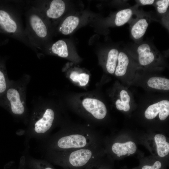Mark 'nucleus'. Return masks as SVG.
<instances>
[{
  "mask_svg": "<svg viewBox=\"0 0 169 169\" xmlns=\"http://www.w3.org/2000/svg\"><path fill=\"white\" fill-rule=\"evenodd\" d=\"M41 143L44 151L63 153L97 144V137L89 125L62 126Z\"/></svg>",
  "mask_w": 169,
  "mask_h": 169,
  "instance_id": "1",
  "label": "nucleus"
},
{
  "mask_svg": "<svg viewBox=\"0 0 169 169\" xmlns=\"http://www.w3.org/2000/svg\"><path fill=\"white\" fill-rule=\"evenodd\" d=\"M58 125V114L54 109L46 105L38 98L33 104L30 113L28 124L25 130L24 145L28 146L32 139L41 143L50 136L51 132Z\"/></svg>",
  "mask_w": 169,
  "mask_h": 169,
  "instance_id": "2",
  "label": "nucleus"
},
{
  "mask_svg": "<svg viewBox=\"0 0 169 169\" xmlns=\"http://www.w3.org/2000/svg\"><path fill=\"white\" fill-rule=\"evenodd\" d=\"M30 79V75L25 74L17 80H12L0 98V106L7 110L15 120L26 125L30 113L27 106L26 93Z\"/></svg>",
  "mask_w": 169,
  "mask_h": 169,
  "instance_id": "3",
  "label": "nucleus"
},
{
  "mask_svg": "<svg viewBox=\"0 0 169 169\" xmlns=\"http://www.w3.org/2000/svg\"><path fill=\"white\" fill-rule=\"evenodd\" d=\"M97 145L63 153L44 151V159L63 169H84L99 161Z\"/></svg>",
  "mask_w": 169,
  "mask_h": 169,
  "instance_id": "4",
  "label": "nucleus"
},
{
  "mask_svg": "<svg viewBox=\"0 0 169 169\" xmlns=\"http://www.w3.org/2000/svg\"><path fill=\"white\" fill-rule=\"evenodd\" d=\"M82 104L85 110L95 119H102L106 115L107 110L105 105L98 100L86 98L83 100Z\"/></svg>",
  "mask_w": 169,
  "mask_h": 169,
  "instance_id": "5",
  "label": "nucleus"
},
{
  "mask_svg": "<svg viewBox=\"0 0 169 169\" xmlns=\"http://www.w3.org/2000/svg\"><path fill=\"white\" fill-rule=\"evenodd\" d=\"M159 113L160 120H165L169 115V101L162 100L149 106L145 112V115L148 119L154 118Z\"/></svg>",
  "mask_w": 169,
  "mask_h": 169,
  "instance_id": "6",
  "label": "nucleus"
},
{
  "mask_svg": "<svg viewBox=\"0 0 169 169\" xmlns=\"http://www.w3.org/2000/svg\"><path fill=\"white\" fill-rule=\"evenodd\" d=\"M137 52L139 62L142 66L148 65L156 59L158 56L157 52L154 48L146 43H142L137 47Z\"/></svg>",
  "mask_w": 169,
  "mask_h": 169,
  "instance_id": "7",
  "label": "nucleus"
},
{
  "mask_svg": "<svg viewBox=\"0 0 169 169\" xmlns=\"http://www.w3.org/2000/svg\"><path fill=\"white\" fill-rule=\"evenodd\" d=\"M150 18L146 16L139 18L133 24L131 29V33L133 39H141L144 36L150 23Z\"/></svg>",
  "mask_w": 169,
  "mask_h": 169,
  "instance_id": "8",
  "label": "nucleus"
},
{
  "mask_svg": "<svg viewBox=\"0 0 169 169\" xmlns=\"http://www.w3.org/2000/svg\"><path fill=\"white\" fill-rule=\"evenodd\" d=\"M0 28L8 33H14L17 30L16 22L7 11L2 8H0Z\"/></svg>",
  "mask_w": 169,
  "mask_h": 169,
  "instance_id": "9",
  "label": "nucleus"
},
{
  "mask_svg": "<svg viewBox=\"0 0 169 169\" xmlns=\"http://www.w3.org/2000/svg\"><path fill=\"white\" fill-rule=\"evenodd\" d=\"M23 155L27 169H55L51 163L44 159H36L26 154Z\"/></svg>",
  "mask_w": 169,
  "mask_h": 169,
  "instance_id": "10",
  "label": "nucleus"
},
{
  "mask_svg": "<svg viewBox=\"0 0 169 169\" xmlns=\"http://www.w3.org/2000/svg\"><path fill=\"white\" fill-rule=\"evenodd\" d=\"M136 148L135 144L131 141L125 143L116 142L113 144L111 147L113 152L119 157L125 155L127 154L129 155L133 154L135 152Z\"/></svg>",
  "mask_w": 169,
  "mask_h": 169,
  "instance_id": "11",
  "label": "nucleus"
},
{
  "mask_svg": "<svg viewBox=\"0 0 169 169\" xmlns=\"http://www.w3.org/2000/svg\"><path fill=\"white\" fill-rule=\"evenodd\" d=\"M31 26L36 34L39 38H45L47 34L46 26L41 18L37 15L34 14L29 19Z\"/></svg>",
  "mask_w": 169,
  "mask_h": 169,
  "instance_id": "12",
  "label": "nucleus"
},
{
  "mask_svg": "<svg viewBox=\"0 0 169 169\" xmlns=\"http://www.w3.org/2000/svg\"><path fill=\"white\" fill-rule=\"evenodd\" d=\"M65 8V3L63 0H53L50 3L49 8L46 11V15L49 18H58L63 14Z\"/></svg>",
  "mask_w": 169,
  "mask_h": 169,
  "instance_id": "13",
  "label": "nucleus"
},
{
  "mask_svg": "<svg viewBox=\"0 0 169 169\" xmlns=\"http://www.w3.org/2000/svg\"><path fill=\"white\" fill-rule=\"evenodd\" d=\"M79 22L78 17L72 15L69 16L63 22L59 28L60 31L63 34H69L77 27Z\"/></svg>",
  "mask_w": 169,
  "mask_h": 169,
  "instance_id": "14",
  "label": "nucleus"
},
{
  "mask_svg": "<svg viewBox=\"0 0 169 169\" xmlns=\"http://www.w3.org/2000/svg\"><path fill=\"white\" fill-rule=\"evenodd\" d=\"M12 81L8 78L4 61L0 59V98L4 94Z\"/></svg>",
  "mask_w": 169,
  "mask_h": 169,
  "instance_id": "15",
  "label": "nucleus"
},
{
  "mask_svg": "<svg viewBox=\"0 0 169 169\" xmlns=\"http://www.w3.org/2000/svg\"><path fill=\"white\" fill-rule=\"evenodd\" d=\"M154 139L158 155L163 157L167 155L169 152V144L166 141L165 136L162 134H157L155 136Z\"/></svg>",
  "mask_w": 169,
  "mask_h": 169,
  "instance_id": "16",
  "label": "nucleus"
},
{
  "mask_svg": "<svg viewBox=\"0 0 169 169\" xmlns=\"http://www.w3.org/2000/svg\"><path fill=\"white\" fill-rule=\"evenodd\" d=\"M133 14V11L130 8L120 10L115 16L114 20L115 25L120 27L125 24L130 20Z\"/></svg>",
  "mask_w": 169,
  "mask_h": 169,
  "instance_id": "17",
  "label": "nucleus"
},
{
  "mask_svg": "<svg viewBox=\"0 0 169 169\" xmlns=\"http://www.w3.org/2000/svg\"><path fill=\"white\" fill-rule=\"evenodd\" d=\"M129 63V59L127 54L123 51L119 53L118 64L116 67L115 74L117 76H122L126 72Z\"/></svg>",
  "mask_w": 169,
  "mask_h": 169,
  "instance_id": "18",
  "label": "nucleus"
},
{
  "mask_svg": "<svg viewBox=\"0 0 169 169\" xmlns=\"http://www.w3.org/2000/svg\"><path fill=\"white\" fill-rule=\"evenodd\" d=\"M119 51L116 49L113 48L108 52L106 64L107 71L110 74H113L116 68Z\"/></svg>",
  "mask_w": 169,
  "mask_h": 169,
  "instance_id": "19",
  "label": "nucleus"
},
{
  "mask_svg": "<svg viewBox=\"0 0 169 169\" xmlns=\"http://www.w3.org/2000/svg\"><path fill=\"white\" fill-rule=\"evenodd\" d=\"M148 85L151 88L158 90H169V80L158 77L150 78L147 82Z\"/></svg>",
  "mask_w": 169,
  "mask_h": 169,
  "instance_id": "20",
  "label": "nucleus"
},
{
  "mask_svg": "<svg viewBox=\"0 0 169 169\" xmlns=\"http://www.w3.org/2000/svg\"><path fill=\"white\" fill-rule=\"evenodd\" d=\"M51 49L53 54L61 57L66 58L69 55L67 44L62 40H59L53 44Z\"/></svg>",
  "mask_w": 169,
  "mask_h": 169,
  "instance_id": "21",
  "label": "nucleus"
},
{
  "mask_svg": "<svg viewBox=\"0 0 169 169\" xmlns=\"http://www.w3.org/2000/svg\"><path fill=\"white\" fill-rule=\"evenodd\" d=\"M120 95L121 100H118L115 103L117 109L119 110H123L125 111H128L130 109L129 95L127 92L124 90L120 91Z\"/></svg>",
  "mask_w": 169,
  "mask_h": 169,
  "instance_id": "22",
  "label": "nucleus"
},
{
  "mask_svg": "<svg viewBox=\"0 0 169 169\" xmlns=\"http://www.w3.org/2000/svg\"><path fill=\"white\" fill-rule=\"evenodd\" d=\"M157 12L160 14L165 13L167 10L169 5V0H160L156 2Z\"/></svg>",
  "mask_w": 169,
  "mask_h": 169,
  "instance_id": "23",
  "label": "nucleus"
},
{
  "mask_svg": "<svg viewBox=\"0 0 169 169\" xmlns=\"http://www.w3.org/2000/svg\"><path fill=\"white\" fill-rule=\"evenodd\" d=\"M89 75L84 73L79 74L78 79V82L81 86L86 85L88 83L89 80Z\"/></svg>",
  "mask_w": 169,
  "mask_h": 169,
  "instance_id": "24",
  "label": "nucleus"
},
{
  "mask_svg": "<svg viewBox=\"0 0 169 169\" xmlns=\"http://www.w3.org/2000/svg\"><path fill=\"white\" fill-rule=\"evenodd\" d=\"M162 167L161 162L156 161L152 165H146L143 166L141 169H161Z\"/></svg>",
  "mask_w": 169,
  "mask_h": 169,
  "instance_id": "25",
  "label": "nucleus"
},
{
  "mask_svg": "<svg viewBox=\"0 0 169 169\" xmlns=\"http://www.w3.org/2000/svg\"><path fill=\"white\" fill-rule=\"evenodd\" d=\"M79 74L76 71H73L70 74L69 77L73 81L78 82V79Z\"/></svg>",
  "mask_w": 169,
  "mask_h": 169,
  "instance_id": "26",
  "label": "nucleus"
},
{
  "mask_svg": "<svg viewBox=\"0 0 169 169\" xmlns=\"http://www.w3.org/2000/svg\"><path fill=\"white\" fill-rule=\"evenodd\" d=\"M84 169H104L103 167H101L99 164V162L91 165Z\"/></svg>",
  "mask_w": 169,
  "mask_h": 169,
  "instance_id": "27",
  "label": "nucleus"
},
{
  "mask_svg": "<svg viewBox=\"0 0 169 169\" xmlns=\"http://www.w3.org/2000/svg\"><path fill=\"white\" fill-rule=\"evenodd\" d=\"M17 169H27L25 165L24 155L21 157L19 165Z\"/></svg>",
  "mask_w": 169,
  "mask_h": 169,
  "instance_id": "28",
  "label": "nucleus"
},
{
  "mask_svg": "<svg viewBox=\"0 0 169 169\" xmlns=\"http://www.w3.org/2000/svg\"><path fill=\"white\" fill-rule=\"evenodd\" d=\"M139 2L143 5H150L152 4L155 2L154 0H140Z\"/></svg>",
  "mask_w": 169,
  "mask_h": 169,
  "instance_id": "29",
  "label": "nucleus"
}]
</instances>
